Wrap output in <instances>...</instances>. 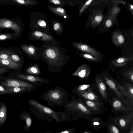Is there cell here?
I'll list each match as a JSON object with an SVG mask.
<instances>
[{"instance_id": "cell-23", "label": "cell", "mask_w": 133, "mask_h": 133, "mask_svg": "<svg viewBox=\"0 0 133 133\" xmlns=\"http://www.w3.org/2000/svg\"><path fill=\"white\" fill-rule=\"evenodd\" d=\"M23 73L33 75H38L41 74V71L38 65L35 64L25 69Z\"/></svg>"}, {"instance_id": "cell-10", "label": "cell", "mask_w": 133, "mask_h": 133, "mask_svg": "<svg viewBox=\"0 0 133 133\" xmlns=\"http://www.w3.org/2000/svg\"><path fill=\"white\" fill-rule=\"evenodd\" d=\"M15 62L23 66L24 64L23 55L21 52H16L11 49L5 48L2 49Z\"/></svg>"}, {"instance_id": "cell-19", "label": "cell", "mask_w": 133, "mask_h": 133, "mask_svg": "<svg viewBox=\"0 0 133 133\" xmlns=\"http://www.w3.org/2000/svg\"><path fill=\"white\" fill-rule=\"evenodd\" d=\"M7 112L6 104L3 102L0 103V128L4 124L6 121Z\"/></svg>"}, {"instance_id": "cell-37", "label": "cell", "mask_w": 133, "mask_h": 133, "mask_svg": "<svg viewBox=\"0 0 133 133\" xmlns=\"http://www.w3.org/2000/svg\"><path fill=\"white\" fill-rule=\"evenodd\" d=\"M127 92L131 98V99L133 100V86L132 85L128 84L127 85Z\"/></svg>"}, {"instance_id": "cell-34", "label": "cell", "mask_w": 133, "mask_h": 133, "mask_svg": "<svg viewBox=\"0 0 133 133\" xmlns=\"http://www.w3.org/2000/svg\"><path fill=\"white\" fill-rule=\"evenodd\" d=\"M132 68L125 72L123 75L128 78L132 82H133V70Z\"/></svg>"}, {"instance_id": "cell-12", "label": "cell", "mask_w": 133, "mask_h": 133, "mask_svg": "<svg viewBox=\"0 0 133 133\" xmlns=\"http://www.w3.org/2000/svg\"><path fill=\"white\" fill-rule=\"evenodd\" d=\"M91 71V69L88 65L84 63L78 67L71 75L78 77L82 79H85L89 76Z\"/></svg>"}, {"instance_id": "cell-20", "label": "cell", "mask_w": 133, "mask_h": 133, "mask_svg": "<svg viewBox=\"0 0 133 133\" xmlns=\"http://www.w3.org/2000/svg\"><path fill=\"white\" fill-rule=\"evenodd\" d=\"M91 85V84H80L76 86L71 90V92L73 94L80 96L83 94L88 88L90 87Z\"/></svg>"}, {"instance_id": "cell-36", "label": "cell", "mask_w": 133, "mask_h": 133, "mask_svg": "<svg viewBox=\"0 0 133 133\" xmlns=\"http://www.w3.org/2000/svg\"><path fill=\"white\" fill-rule=\"evenodd\" d=\"M114 108L115 109H119L122 107L121 102L117 99H115L112 102Z\"/></svg>"}, {"instance_id": "cell-45", "label": "cell", "mask_w": 133, "mask_h": 133, "mask_svg": "<svg viewBox=\"0 0 133 133\" xmlns=\"http://www.w3.org/2000/svg\"><path fill=\"white\" fill-rule=\"evenodd\" d=\"M130 133H133V128L132 127V128L131 130Z\"/></svg>"}, {"instance_id": "cell-28", "label": "cell", "mask_w": 133, "mask_h": 133, "mask_svg": "<svg viewBox=\"0 0 133 133\" xmlns=\"http://www.w3.org/2000/svg\"><path fill=\"white\" fill-rule=\"evenodd\" d=\"M11 1L18 4L22 5H35L38 4L36 1L31 0H12Z\"/></svg>"}, {"instance_id": "cell-26", "label": "cell", "mask_w": 133, "mask_h": 133, "mask_svg": "<svg viewBox=\"0 0 133 133\" xmlns=\"http://www.w3.org/2000/svg\"><path fill=\"white\" fill-rule=\"evenodd\" d=\"M84 101L85 102L86 105L93 110H98L101 105L100 103L98 101L87 99H85Z\"/></svg>"}, {"instance_id": "cell-5", "label": "cell", "mask_w": 133, "mask_h": 133, "mask_svg": "<svg viewBox=\"0 0 133 133\" xmlns=\"http://www.w3.org/2000/svg\"><path fill=\"white\" fill-rule=\"evenodd\" d=\"M0 85L3 87H20L36 89L38 86L36 84L11 77H6L1 81Z\"/></svg>"}, {"instance_id": "cell-7", "label": "cell", "mask_w": 133, "mask_h": 133, "mask_svg": "<svg viewBox=\"0 0 133 133\" xmlns=\"http://www.w3.org/2000/svg\"><path fill=\"white\" fill-rule=\"evenodd\" d=\"M72 46L81 52L90 54L99 59H101V55L99 52L94 48L87 44L78 42H71Z\"/></svg>"}, {"instance_id": "cell-40", "label": "cell", "mask_w": 133, "mask_h": 133, "mask_svg": "<svg viewBox=\"0 0 133 133\" xmlns=\"http://www.w3.org/2000/svg\"><path fill=\"white\" fill-rule=\"evenodd\" d=\"M9 94L8 91L3 86L0 85V95Z\"/></svg>"}, {"instance_id": "cell-13", "label": "cell", "mask_w": 133, "mask_h": 133, "mask_svg": "<svg viewBox=\"0 0 133 133\" xmlns=\"http://www.w3.org/2000/svg\"><path fill=\"white\" fill-rule=\"evenodd\" d=\"M0 67L21 72L22 66L16 63L7 59H0Z\"/></svg>"}, {"instance_id": "cell-17", "label": "cell", "mask_w": 133, "mask_h": 133, "mask_svg": "<svg viewBox=\"0 0 133 133\" xmlns=\"http://www.w3.org/2000/svg\"><path fill=\"white\" fill-rule=\"evenodd\" d=\"M133 56L121 57L113 60L112 64L117 67H121L124 66L128 62L133 59Z\"/></svg>"}, {"instance_id": "cell-29", "label": "cell", "mask_w": 133, "mask_h": 133, "mask_svg": "<svg viewBox=\"0 0 133 133\" xmlns=\"http://www.w3.org/2000/svg\"><path fill=\"white\" fill-rule=\"evenodd\" d=\"M76 54L83 58L88 60L94 62H98L100 59L96 58L92 55L86 53H81L77 51L76 52Z\"/></svg>"}, {"instance_id": "cell-6", "label": "cell", "mask_w": 133, "mask_h": 133, "mask_svg": "<svg viewBox=\"0 0 133 133\" xmlns=\"http://www.w3.org/2000/svg\"><path fill=\"white\" fill-rule=\"evenodd\" d=\"M28 103L31 107L30 109L31 110L49 115L57 121H59L57 113L43 105L37 101L31 99L29 101Z\"/></svg>"}, {"instance_id": "cell-33", "label": "cell", "mask_w": 133, "mask_h": 133, "mask_svg": "<svg viewBox=\"0 0 133 133\" xmlns=\"http://www.w3.org/2000/svg\"><path fill=\"white\" fill-rule=\"evenodd\" d=\"M92 1H93V0H89L82 6L79 11L80 15L84 13Z\"/></svg>"}, {"instance_id": "cell-27", "label": "cell", "mask_w": 133, "mask_h": 133, "mask_svg": "<svg viewBox=\"0 0 133 133\" xmlns=\"http://www.w3.org/2000/svg\"><path fill=\"white\" fill-rule=\"evenodd\" d=\"M51 25L53 29L56 34L62 33L63 27L60 23L56 21H52Z\"/></svg>"}, {"instance_id": "cell-11", "label": "cell", "mask_w": 133, "mask_h": 133, "mask_svg": "<svg viewBox=\"0 0 133 133\" xmlns=\"http://www.w3.org/2000/svg\"><path fill=\"white\" fill-rule=\"evenodd\" d=\"M30 38L34 40H40L45 42L52 41L55 39L51 35L43 32L35 31L31 33Z\"/></svg>"}, {"instance_id": "cell-21", "label": "cell", "mask_w": 133, "mask_h": 133, "mask_svg": "<svg viewBox=\"0 0 133 133\" xmlns=\"http://www.w3.org/2000/svg\"><path fill=\"white\" fill-rule=\"evenodd\" d=\"M79 97L90 100L98 101L99 100L97 96L93 92L90 87L88 88L85 92Z\"/></svg>"}, {"instance_id": "cell-38", "label": "cell", "mask_w": 133, "mask_h": 133, "mask_svg": "<svg viewBox=\"0 0 133 133\" xmlns=\"http://www.w3.org/2000/svg\"><path fill=\"white\" fill-rule=\"evenodd\" d=\"M109 131L110 133H120L118 128L113 124L110 126L109 127Z\"/></svg>"}, {"instance_id": "cell-2", "label": "cell", "mask_w": 133, "mask_h": 133, "mask_svg": "<svg viewBox=\"0 0 133 133\" xmlns=\"http://www.w3.org/2000/svg\"><path fill=\"white\" fill-rule=\"evenodd\" d=\"M68 93L62 87L57 86L45 91L39 97L48 103L50 106H65L70 101L68 100Z\"/></svg>"}, {"instance_id": "cell-39", "label": "cell", "mask_w": 133, "mask_h": 133, "mask_svg": "<svg viewBox=\"0 0 133 133\" xmlns=\"http://www.w3.org/2000/svg\"><path fill=\"white\" fill-rule=\"evenodd\" d=\"M117 86L119 88V89L122 91L123 93L127 96L129 97L131 99V98L127 92V90L123 86L120 85L118 83H116Z\"/></svg>"}, {"instance_id": "cell-41", "label": "cell", "mask_w": 133, "mask_h": 133, "mask_svg": "<svg viewBox=\"0 0 133 133\" xmlns=\"http://www.w3.org/2000/svg\"><path fill=\"white\" fill-rule=\"evenodd\" d=\"M112 21L110 19H107L105 23V26L108 28H109L112 25Z\"/></svg>"}, {"instance_id": "cell-30", "label": "cell", "mask_w": 133, "mask_h": 133, "mask_svg": "<svg viewBox=\"0 0 133 133\" xmlns=\"http://www.w3.org/2000/svg\"><path fill=\"white\" fill-rule=\"evenodd\" d=\"M16 37L15 33H0V41L13 39Z\"/></svg>"}, {"instance_id": "cell-3", "label": "cell", "mask_w": 133, "mask_h": 133, "mask_svg": "<svg viewBox=\"0 0 133 133\" xmlns=\"http://www.w3.org/2000/svg\"><path fill=\"white\" fill-rule=\"evenodd\" d=\"M6 77H11L27 81L31 83L36 84L38 87L42 86L41 83L49 84L50 81L43 78L35 75L25 74L21 72L16 71L8 73Z\"/></svg>"}, {"instance_id": "cell-22", "label": "cell", "mask_w": 133, "mask_h": 133, "mask_svg": "<svg viewBox=\"0 0 133 133\" xmlns=\"http://www.w3.org/2000/svg\"><path fill=\"white\" fill-rule=\"evenodd\" d=\"M113 42L118 46L123 44L124 42V38L121 33L119 31L115 32L112 37Z\"/></svg>"}, {"instance_id": "cell-31", "label": "cell", "mask_w": 133, "mask_h": 133, "mask_svg": "<svg viewBox=\"0 0 133 133\" xmlns=\"http://www.w3.org/2000/svg\"><path fill=\"white\" fill-rule=\"evenodd\" d=\"M49 2L52 4L60 6L68 5L69 3V1H62L60 0H51L49 1Z\"/></svg>"}, {"instance_id": "cell-42", "label": "cell", "mask_w": 133, "mask_h": 133, "mask_svg": "<svg viewBox=\"0 0 133 133\" xmlns=\"http://www.w3.org/2000/svg\"><path fill=\"white\" fill-rule=\"evenodd\" d=\"M119 123L121 127H124L126 125V122L123 119H121L119 121Z\"/></svg>"}, {"instance_id": "cell-24", "label": "cell", "mask_w": 133, "mask_h": 133, "mask_svg": "<svg viewBox=\"0 0 133 133\" xmlns=\"http://www.w3.org/2000/svg\"><path fill=\"white\" fill-rule=\"evenodd\" d=\"M49 9L52 12L64 18L68 17V15L65 10L60 7H55L51 5L48 6Z\"/></svg>"}, {"instance_id": "cell-1", "label": "cell", "mask_w": 133, "mask_h": 133, "mask_svg": "<svg viewBox=\"0 0 133 133\" xmlns=\"http://www.w3.org/2000/svg\"><path fill=\"white\" fill-rule=\"evenodd\" d=\"M55 40L45 42L38 48L40 59L46 64L48 71L55 73L61 71L66 65L70 58L65 50L61 47Z\"/></svg>"}, {"instance_id": "cell-32", "label": "cell", "mask_w": 133, "mask_h": 133, "mask_svg": "<svg viewBox=\"0 0 133 133\" xmlns=\"http://www.w3.org/2000/svg\"><path fill=\"white\" fill-rule=\"evenodd\" d=\"M11 72L12 71L9 69L0 67V81H1L6 77L7 75H4L6 74Z\"/></svg>"}, {"instance_id": "cell-48", "label": "cell", "mask_w": 133, "mask_h": 133, "mask_svg": "<svg viewBox=\"0 0 133 133\" xmlns=\"http://www.w3.org/2000/svg\"></svg>"}, {"instance_id": "cell-18", "label": "cell", "mask_w": 133, "mask_h": 133, "mask_svg": "<svg viewBox=\"0 0 133 133\" xmlns=\"http://www.w3.org/2000/svg\"><path fill=\"white\" fill-rule=\"evenodd\" d=\"M104 77L106 84L114 91L117 96L121 97V94L119 90L114 81L112 78L108 77L105 75Z\"/></svg>"}, {"instance_id": "cell-43", "label": "cell", "mask_w": 133, "mask_h": 133, "mask_svg": "<svg viewBox=\"0 0 133 133\" xmlns=\"http://www.w3.org/2000/svg\"><path fill=\"white\" fill-rule=\"evenodd\" d=\"M71 130H66L63 131L59 133H70L71 132Z\"/></svg>"}, {"instance_id": "cell-14", "label": "cell", "mask_w": 133, "mask_h": 133, "mask_svg": "<svg viewBox=\"0 0 133 133\" xmlns=\"http://www.w3.org/2000/svg\"><path fill=\"white\" fill-rule=\"evenodd\" d=\"M96 82L101 95L104 99H106L107 97V88L102 78L100 76H96Z\"/></svg>"}, {"instance_id": "cell-9", "label": "cell", "mask_w": 133, "mask_h": 133, "mask_svg": "<svg viewBox=\"0 0 133 133\" xmlns=\"http://www.w3.org/2000/svg\"><path fill=\"white\" fill-rule=\"evenodd\" d=\"M21 48L28 57L34 61L40 59L38 48L32 45H22Z\"/></svg>"}, {"instance_id": "cell-35", "label": "cell", "mask_w": 133, "mask_h": 133, "mask_svg": "<svg viewBox=\"0 0 133 133\" xmlns=\"http://www.w3.org/2000/svg\"><path fill=\"white\" fill-rule=\"evenodd\" d=\"M0 59H7L15 62L5 52L3 49H0Z\"/></svg>"}, {"instance_id": "cell-44", "label": "cell", "mask_w": 133, "mask_h": 133, "mask_svg": "<svg viewBox=\"0 0 133 133\" xmlns=\"http://www.w3.org/2000/svg\"><path fill=\"white\" fill-rule=\"evenodd\" d=\"M93 124L95 125H99V123L97 122H95L93 123Z\"/></svg>"}, {"instance_id": "cell-25", "label": "cell", "mask_w": 133, "mask_h": 133, "mask_svg": "<svg viewBox=\"0 0 133 133\" xmlns=\"http://www.w3.org/2000/svg\"><path fill=\"white\" fill-rule=\"evenodd\" d=\"M103 15L101 12L99 11L96 12L93 15L91 19V23L92 25H97L101 21Z\"/></svg>"}, {"instance_id": "cell-47", "label": "cell", "mask_w": 133, "mask_h": 133, "mask_svg": "<svg viewBox=\"0 0 133 133\" xmlns=\"http://www.w3.org/2000/svg\"><path fill=\"white\" fill-rule=\"evenodd\" d=\"M82 133H91L90 132H83Z\"/></svg>"}, {"instance_id": "cell-16", "label": "cell", "mask_w": 133, "mask_h": 133, "mask_svg": "<svg viewBox=\"0 0 133 133\" xmlns=\"http://www.w3.org/2000/svg\"><path fill=\"white\" fill-rule=\"evenodd\" d=\"M30 114L28 112L25 111H23L20 113L19 116V119L25 121L26 125L24 128L26 131L28 130L30 128L32 123V119Z\"/></svg>"}, {"instance_id": "cell-15", "label": "cell", "mask_w": 133, "mask_h": 133, "mask_svg": "<svg viewBox=\"0 0 133 133\" xmlns=\"http://www.w3.org/2000/svg\"><path fill=\"white\" fill-rule=\"evenodd\" d=\"M4 87L8 91L9 94L27 93L34 91L35 90L31 88L20 87Z\"/></svg>"}, {"instance_id": "cell-4", "label": "cell", "mask_w": 133, "mask_h": 133, "mask_svg": "<svg viewBox=\"0 0 133 133\" xmlns=\"http://www.w3.org/2000/svg\"><path fill=\"white\" fill-rule=\"evenodd\" d=\"M31 16V23L32 27L35 29L42 30L48 32L49 29V24L47 18L43 14L39 12H33Z\"/></svg>"}, {"instance_id": "cell-8", "label": "cell", "mask_w": 133, "mask_h": 133, "mask_svg": "<svg viewBox=\"0 0 133 133\" xmlns=\"http://www.w3.org/2000/svg\"><path fill=\"white\" fill-rule=\"evenodd\" d=\"M0 28L10 29L15 32L16 36L19 35L21 32V26L17 23L10 19L5 18H0Z\"/></svg>"}, {"instance_id": "cell-46", "label": "cell", "mask_w": 133, "mask_h": 133, "mask_svg": "<svg viewBox=\"0 0 133 133\" xmlns=\"http://www.w3.org/2000/svg\"><path fill=\"white\" fill-rule=\"evenodd\" d=\"M130 7L132 9H133V5H130Z\"/></svg>"}]
</instances>
